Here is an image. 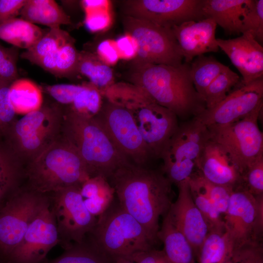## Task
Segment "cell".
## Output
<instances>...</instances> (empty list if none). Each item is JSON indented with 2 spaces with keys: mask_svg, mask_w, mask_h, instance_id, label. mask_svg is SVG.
<instances>
[{
  "mask_svg": "<svg viewBox=\"0 0 263 263\" xmlns=\"http://www.w3.org/2000/svg\"><path fill=\"white\" fill-rule=\"evenodd\" d=\"M118 203L145 228L153 244L158 240L159 220L172 203V183L161 170L127 162L108 179Z\"/></svg>",
  "mask_w": 263,
  "mask_h": 263,
  "instance_id": "1",
  "label": "cell"
},
{
  "mask_svg": "<svg viewBox=\"0 0 263 263\" xmlns=\"http://www.w3.org/2000/svg\"><path fill=\"white\" fill-rule=\"evenodd\" d=\"M190 69V63L186 62L176 66L132 62L129 79L156 103L187 121L206 109L194 87Z\"/></svg>",
  "mask_w": 263,
  "mask_h": 263,
  "instance_id": "2",
  "label": "cell"
},
{
  "mask_svg": "<svg viewBox=\"0 0 263 263\" xmlns=\"http://www.w3.org/2000/svg\"><path fill=\"white\" fill-rule=\"evenodd\" d=\"M101 94L106 100L130 112L153 158L160 159L166 145L179 127L176 114L130 83H114Z\"/></svg>",
  "mask_w": 263,
  "mask_h": 263,
  "instance_id": "3",
  "label": "cell"
},
{
  "mask_svg": "<svg viewBox=\"0 0 263 263\" xmlns=\"http://www.w3.org/2000/svg\"><path fill=\"white\" fill-rule=\"evenodd\" d=\"M24 175L28 188L47 194L71 186H81L90 178L76 149L63 135L28 162Z\"/></svg>",
  "mask_w": 263,
  "mask_h": 263,
  "instance_id": "4",
  "label": "cell"
},
{
  "mask_svg": "<svg viewBox=\"0 0 263 263\" xmlns=\"http://www.w3.org/2000/svg\"><path fill=\"white\" fill-rule=\"evenodd\" d=\"M62 131L78 151L90 178L100 176L108 180L119 167L130 162L93 117L80 115L67 108Z\"/></svg>",
  "mask_w": 263,
  "mask_h": 263,
  "instance_id": "5",
  "label": "cell"
},
{
  "mask_svg": "<svg viewBox=\"0 0 263 263\" xmlns=\"http://www.w3.org/2000/svg\"><path fill=\"white\" fill-rule=\"evenodd\" d=\"M90 242L107 257L130 258L152 248L153 244L143 226L123 209L113 202L97 218L89 233Z\"/></svg>",
  "mask_w": 263,
  "mask_h": 263,
  "instance_id": "6",
  "label": "cell"
},
{
  "mask_svg": "<svg viewBox=\"0 0 263 263\" xmlns=\"http://www.w3.org/2000/svg\"><path fill=\"white\" fill-rule=\"evenodd\" d=\"M64 113L60 104L47 103L15 120L6 132L11 150L21 160L34 159L60 136Z\"/></svg>",
  "mask_w": 263,
  "mask_h": 263,
  "instance_id": "7",
  "label": "cell"
},
{
  "mask_svg": "<svg viewBox=\"0 0 263 263\" xmlns=\"http://www.w3.org/2000/svg\"><path fill=\"white\" fill-rule=\"evenodd\" d=\"M209 138L207 127L195 117L179 124L160 157L161 170L172 184L177 185L191 176Z\"/></svg>",
  "mask_w": 263,
  "mask_h": 263,
  "instance_id": "8",
  "label": "cell"
},
{
  "mask_svg": "<svg viewBox=\"0 0 263 263\" xmlns=\"http://www.w3.org/2000/svg\"><path fill=\"white\" fill-rule=\"evenodd\" d=\"M50 202L27 186L19 188L0 207V263H4L22 240L35 217Z\"/></svg>",
  "mask_w": 263,
  "mask_h": 263,
  "instance_id": "9",
  "label": "cell"
},
{
  "mask_svg": "<svg viewBox=\"0 0 263 263\" xmlns=\"http://www.w3.org/2000/svg\"><path fill=\"white\" fill-rule=\"evenodd\" d=\"M93 118L130 162L146 166L154 158L131 113L125 107L106 99Z\"/></svg>",
  "mask_w": 263,
  "mask_h": 263,
  "instance_id": "10",
  "label": "cell"
},
{
  "mask_svg": "<svg viewBox=\"0 0 263 263\" xmlns=\"http://www.w3.org/2000/svg\"><path fill=\"white\" fill-rule=\"evenodd\" d=\"M122 21L126 33L137 44L132 62L175 66L183 63L184 57L171 28L125 15Z\"/></svg>",
  "mask_w": 263,
  "mask_h": 263,
  "instance_id": "11",
  "label": "cell"
},
{
  "mask_svg": "<svg viewBox=\"0 0 263 263\" xmlns=\"http://www.w3.org/2000/svg\"><path fill=\"white\" fill-rule=\"evenodd\" d=\"M80 187L71 186L50 194L59 244L64 249L83 242L97 221L96 217L92 215L84 205Z\"/></svg>",
  "mask_w": 263,
  "mask_h": 263,
  "instance_id": "12",
  "label": "cell"
},
{
  "mask_svg": "<svg viewBox=\"0 0 263 263\" xmlns=\"http://www.w3.org/2000/svg\"><path fill=\"white\" fill-rule=\"evenodd\" d=\"M223 220L234 249L260 243L263 229V194L254 195L241 188L234 189Z\"/></svg>",
  "mask_w": 263,
  "mask_h": 263,
  "instance_id": "13",
  "label": "cell"
},
{
  "mask_svg": "<svg viewBox=\"0 0 263 263\" xmlns=\"http://www.w3.org/2000/svg\"><path fill=\"white\" fill-rule=\"evenodd\" d=\"M263 106L242 119L230 124L207 126L210 138L224 147L242 172L263 154V133L258 125Z\"/></svg>",
  "mask_w": 263,
  "mask_h": 263,
  "instance_id": "14",
  "label": "cell"
},
{
  "mask_svg": "<svg viewBox=\"0 0 263 263\" xmlns=\"http://www.w3.org/2000/svg\"><path fill=\"white\" fill-rule=\"evenodd\" d=\"M203 0H129L124 1L125 16L172 28L205 19Z\"/></svg>",
  "mask_w": 263,
  "mask_h": 263,
  "instance_id": "15",
  "label": "cell"
},
{
  "mask_svg": "<svg viewBox=\"0 0 263 263\" xmlns=\"http://www.w3.org/2000/svg\"><path fill=\"white\" fill-rule=\"evenodd\" d=\"M59 244L50 202L33 219L23 238L4 263H40Z\"/></svg>",
  "mask_w": 263,
  "mask_h": 263,
  "instance_id": "16",
  "label": "cell"
},
{
  "mask_svg": "<svg viewBox=\"0 0 263 263\" xmlns=\"http://www.w3.org/2000/svg\"><path fill=\"white\" fill-rule=\"evenodd\" d=\"M263 77L247 84L241 82L220 103L195 117L206 126L237 121L263 106Z\"/></svg>",
  "mask_w": 263,
  "mask_h": 263,
  "instance_id": "17",
  "label": "cell"
},
{
  "mask_svg": "<svg viewBox=\"0 0 263 263\" xmlns=\"http://www.w3.org/2000/svg\"><path fill=\"white\" fill-rule=\"evenodd\" d=\"M177 186L178 197L172 203L167 215L174 226L186 238L194 253H199L208 233V226L192 199L189 178Z\"/></svg>",
  "mask_w": 263,
  "mask_h": 263,
  "instance_id": "18",
  "label": "cell"
},
{
  "mask_svg": "<svg viewBox=\"0 0 263 263\" xmlns=\"http://www.w3.org/2000/svg\"><path fill=\"white\" fill-rule=\"evenodd\" d=\"M196 170L208 181L234 189L241 183L242 172L231 154L224 147L210 138L202 149Z\"/></svg>",
  "mask_w": 263,
  "mask_h": 263,
  "instance_id": "19",
  "label": "cell"
},
{
  "mask_svg": "<svg viewBox=\"0 0 263 263\" xmlns=\"http://www.w3.org/2000/svg\"><path fill=\"white\" fill-rule=\"evenodd\" d=\"M217 42L240 73L242 83L263 77V47L250 33L232 39L217 38Z\"/></svg>",
  "mask_w": 263,
  "mask_h": 263,
  "instance_id": "20",
  "label": "cell"
},
{
  "mask_svg": "<svg viewBox=\"0 0 263 263\" xmlns=\"http://www.w3.org/2000/svg\"><path fill=\"white\" fill-rule=\"evenodd\" d=\"M216 26L212 19L205 18L187 21L171 28L185 62L190 63L197 56L219 51L215 38Z\"/></svg>",
  "mask_w": 263,
  "mask_h": 263,
  "instance_id": "21",
  "label": "cell"
},
{
  "mask_svg": "<svg viewBox=\"0 0 263 263\" xmlns=\"http://www.w3.org/2000/svg\"><path fill=\"white\" fill-rule=\"evenodd\" d=\"M254 0H203L205 18L212 19L229 34L243 33Z\"/></svg>",
  "mask_w": 263,
  "mask_h": 263,
  "instance_id": "22",
  "label": "cell"
},
{
  "mask_svg": "<svg viewBox=\"0 0 263 263\" xmlns=\"http://www.w3.org/2000/svg\"><path fill=\"white\" fill-rule=\"evenodd\" d=\"M158 238L164 244L163 251L168 263H194L192 247L172 224L167 214L164 216Z\"/></svg>",
  "mask_w": 263,
  "mask_h": 263,
  "instance_id": "23",
  "label": "cell"
},
{
  "mask_svg": "<svg viewBox=\"0 0 263 263\" xmlns=\"http://www.w3.org/2000/svg\"><path fill=\"white\" fill-rule=\"evenodd\" d=\"M20 14L22 19L50 28L71 23L70 17L53 0H27Z\"/></svg>",
  "mask_w": 263,
  "mask_h": 263,
  "instance_id": "24",
  "label": "cell"
},
{
  "mask_svg": "<svg viewBox=\"0 0 263 263\" xmlns=\"http://www.w3.org/2000/svg\"><path fill=\"white\" fill-rule=\"evenodd\" d=\"M44 34L38 26L22 18H15L0 24V39L15 47L27 50Z\"/></svg>",
  "mask_w": 263,
  "mask_h": 263,
  "instance_id": "25",
  "label": "cell"
},
{
  "mask_svg": "<svg viewBox=\"0 0 263 263\" xmlns=\"http://www.w3.org/2000/svg\"><path fill=\"white\" fill-rule=\"evenodd\" d=\"M9 97L16 113L26 114L39 109L42 105L40 88L27 79L15 80L9 86Z\"/></svg>",
  "mask_w": 263,
  "mask_h": 263,
  "instance_id": "26",
  "label": "cell"
},
{
  "mask_svg": "<svg viewBox=\"0 0 263 263\" xmlns=\"http://www.w3.org/2000/svg\"><path fill=\"white\" fill-rule=\"evenodd\" d=\"M76 73L86 77L100 93L114 83L112 69L96 55L89 52L79 53Z\"/></svg>",
  "mask_w": 263,
  "mask_h": 263,
  "instance_id": "27",
  "label": "cell"
},
{
  "mask_svg": "<svg viewBox=\"0 0 263 263\" xmlns=\"http://www.w3.org/2000/svg\"><path fill=\"white\" fill-rule=\"evenodd\" d=\"M73 40L66 43L44 57L37 65L56 76L64 77L76 73L79 52Z\"/></svg>",
  "mask_w": 263,
  "mask_h": 263,
  "instance_id": "28",
  "label": "cell"
},
{
  "mask_svg": "<svg viewBox=\"0 0 263 263\" xmlns=\"http://www.w3.org/2000/svg\"><path fill=\"white\" fill-rule=\"evenodd\" d=\"M234 249L225 232L209 231L200 249L198 263H227Z\"/></svg>",
  "mask_w": 263,
  "mask_h": 263,
  "instance_id": "29",
  "label": "cell"
},
{
  "mask_svg": "<svg viewBox=\"0 0 263 263\" xmlns=\"http://www.w3.org/2000/svg\"><path fill=\"white\" fill-rule=\"evenodd\" d=\"M227 68L211 56L202 55L193 59L190 63V76L196 90L202 97L209 84Z\"/></svg>",
  "mask_w": 263,
  "mask_h": 263,
  "instance_id": "30",
  "label": "cell"
},
{
  "mask_svg": "<svg viewBox=\"0 0 263 263\" xmlns=\"http://www.w3.org/2000/svg\"><path fill=\"white\" fill-rule=\"evenodd\" d=\"M73 40L68 33L60 27L50 28L35 45L23 52L21 57L38 65L44 57Z\"/></svg>",
  "mask_w": 263,
  "mask_h": 263,
  "instance_id": "31",
  "label": "cell"
},
{
  "mask_svg": "<svg viewBox=\"0 0 263 263\" xmlns=\"http://www.w3.org/2000/svg\"><path fill=\"white\" fill-rule=\"evenodd\" d=\"M40 263H109L108 257L90 241L84 240L65 249L59 256L52 260L45 259Z\"/></svg>",
  "mask_w": 263,
  "mask_h": 263,
  "instance_id": "32",
  "label": "cell"
},
{
  "mask_svg": "<svg viewBox=\"0 0 263 263\" xmlns=\"http://www.w3.org/2000/svg\"><path fill=\"white\" fill-rule=\"evenodd\" d=\"M20 160L11 150L0 147V189L12 194L24 175Z\"/></svg>",
  "mask_w": 263,
  "mask_h": 263,
  "instance_id": "33",
  "label": "cell"
},
{
  "mask_svg": "<svg viewBox=\"0 0 263 263\" xmlns=\"http://www.w3.org/2000/svg\"><path fill=\"white\" fill-rule=\"evenodd\" d=\"M241 81L238 75L227 68L205 90L202 98L206 109H210L223 101Z\"/></svg>",
  "mask_w": 263,
  "mask_h": 263,
  "instance_id": "34",
  "label": "cell"
},
{
  "mask_svg": "<svg viewBox=\"0 0 263 263\" xmlns=\"http://www.w3.org/2000/svg\"><path fill=\"white\" fill-rule=\"evenodd\" d=\"M189 183L206 195L217 210L221 215H224L234 190L233 188L212 183L205 179L197 170L189 178Z\"/></svg>",
  "mask_w": 263,
  "mask_h": 263,
  "instance_id": "35",
  "label": "cell"
},
{
  "mask_svg": "<svg viewBox=\"0 0 263 263\" xmlns=\"http://www.w3.org/2000/svg\"><path fill=\"white\" fill-rule=\"evenodd\" d=\"M99 91L90 82L77 94L68 108L80 115L93 117L99 111L102 103Z\"/></svg>",
  "mask_w": 263,
  "mask_h": 263,
  "instance_id": "36",
  "label": "cell"
},
{
  "mask_svg": "<svg viewBox=\"0 0 263 263\" xmlns=\"http://www.w3.org/2000/svg\"><path fill=\"white\" fill-rule=\"evenodd\" d=\"M189 185L192 199L207 225L208 232H225V224L221 214L210 200L195 187L189 183Z\"/></svg>",
  "mask_w": 263,
  "mask_h": 263,
  "instance_id": "37",
  "label": "cell"
},
{
  "mask_svg": "<svg viewBox=\"0 0 263 263\" xmlns=\"http://www.w3.org/2000/svg\"><path fill=\"white\" fill-rule=\"evenodd\" d=\"M237 188L246 190L254 195L263 194V154L245 169Z\"/></svg>",
  "mask_w": 263,
  "mask_h": 263,
  "instance_id": "38",
  "label": "cell"
},
{
  "mask_svg": "<svg viewBox=\"0 0 263 263\" xmlns=\"http://www.w3.org/2000/svg\"><path fill=\"white\" fill-rule=\"evenodd\" d=\"M80 193L83 199L94 198L113 201L114 190L108 180L100 176L90 177L81 186Z\"/></svg>",
  "mask_w": 263,
  "mask_h": 263,
  "instance_id": "39",
  "label": "cell"
},
{
  "mask_svg": "<svg viewBox=\"0 0 263 263\" xmlns=\"http://www.w3.org/2000/svg\"><path fill=\"white\" fill-rule=\"evenodd\" d=\"M18 51L0 44V84L10 85L17 79Z\"/></svg>",
  "mask_w": 263,
  "mask_h": 263,
  "instance_id": "40",
  "label": "cell"
},
{
  "mask_svg": "<svg viewBox=\"0 0 263 263\" xmlns=\"http://www.w3.org/2000/svg\"><path fill=\"white\" fill-rule=\"evenodd\" d=\"M250 33L261 44L263 41V0H254L244 23V32Z\"/></svg>",
  "mask_w": 263,
  "mask_h": 263,
  "instance_id": "41",
  "label": "cell"
},
{
  "mask_svg": "<svg viewBox=\"0 0 263 263\" xmlns=\"http://www.w3.org/2000/svg\"><path fill=\"white\" fill-rule=\"evenodd\" d=\"M84 87V84H60L44 86L43 88L58 104L70 105Z\"/></svg>",
  "mask_w": 263,
  "mask_h": 263,
  "instance_id": "42",
  "label": "cell"
},
{
  "mask_svg": "<svg viewBox=\"0 0 263 263\" xmlns=\"http://www.w3.org/2000/svg\"><path fill=\"white\" fill-rule=\"evenodd\" d=\"M227 263H263L261 243L248 244L234 249Z\"/></svg>",
  "mask_w": 263,
  "mask_h": 263,
  "instance_id": "43",
  "label": "cell"
},
{
  "mask_svg": "<svg viewBox=\"0 0 263 263\" xmlns=\"http://www.w3.org/2000/svg\"><path fill=\"white\" fill-rule=\"evenodd\" d=\"M84 25L90 32L95 33L107 29L112 23L110 9H101L85 13Z\"/></svg>",
  "mask_w": 263,
  "mask_h": 263,
  "instance_id": "44",
  "label": "cell"
},
{
  "mask_svg": "<svg viewBox=\"0 0 263 263\" xmlns=\"http://www.w3.org/2000/svg\"><path fill=\"white\" fill-rule=\"evenodd\" d=\"M10 85L0 84V133L6 132L16 114L9 97Z\"/></svg>",
  "mask_w": 263,
  "mask_h": 263,
  "instance_id": "45",
  "label": "cell"
},
{
  "mask_svg": "<svg viewBox=\"0 0 263 263\" xmlns=\"http://www.w3.org/2000/svg\"><path fill=\"white\" fill-rule=\"evenodd\" d=\"M119 57L126 60L134 59L137 53V44L134 38L126 33L115 41Z\"/></svg>",
  "mask_w": 263,
  "mask_h": 263,
  "instance_id": "46",
  "label": "cell"
},
{
  "mask_svg": "<svg viewBox=\"0 0 263 263\" xmlns=\"http://www.w3.org/2000/svg\"><path fill=\"white\" fill-rule=\"evenodd\" d=\"M96 55L109 66L115 64L120 58L114 41L110 39L100 42L96 49Z\"/></svg>",
  "mask_w": 263,
  "mask_h": 263,
  "instance_id": "47",
  "label": "cell"
},
{
  "mask_svg": "<svg viewBox=\"0 0 263 263\" xmlns=\"http://www.w3.org/2000/svg\"><path fill=\"white\" fill-rule=\"evenodd\" d=\"M27 0H0V24L16 18Z\"/></svg>",
  "mask_w": 263,
  "mask_h": 263,
  "instance_id": "48",
  "label": "cell"
},
{
  "mask_svg": "<svg viewBox=\"0 0 263 263\" xmlns=\"http://www.w3.org/2000/svg\"><path fill=\"white\" fill-rule=\"evenodd\" d=\"M129 260L135 263H168L163 250L150 249L138 252Z\"/></svg>",
  "mask_w": 263,
  "mask_h": 263,
  "instance_id": "49",
  "label": "cell"
},
{
  "mask_svg": "<svg viewBox=\"0 0 263 263\" xmlns=\"http://www.w3.org/2000/svg\"><path fill=\"white\" fill-rule=\"evenodd\" d=\"M88 211L93 216H99L104 213L113 201L94 198L83 199Z\"/></svg>",
  "mask_w": 263,
  "mask_h": 263,
  "instance_id": "50",
  "label": "cell"
},
{
  "mask_svg": "<svg viewBox=\"0 0 263 263\" xmlns=\"http://www.w3.org/2000/svg\"><path fill=\"white\" fill-rule=\"evenodd\" d=\"M81 6L85 13L101 9H110L111 2L106 0H83Z\"/></svg>",
  "mask_w": 263,
  "mask_h": 263,
  "instance_id": "51",
  "label": "cell"
},
{
  "mask_svg": "<svg viewBox=\"0 0 263 263\" xmlns=\"http://www.w3.org/2000/svg\"><path fill=\"white\" fill-rule=\"evenodd\" d=\"M10 195V194L5 191L0 189V205H1Z\"/></svg>",
  "mask_w": 263,
  "mask_h": 263,
  "instance_id": "52",
  "label": "cell"
},
{
  "mask_svg": "<svg viewBox=\"0 0 263 263\" xmlns=\"http://www.w3.org/2000/svg\"><path fill=\"white\" fill-rule=\"evenodd\" d=\"M114 260L115 261L113 263H135L125 258H118Z\"/></svg>",
  "mask_w": 263,
  "mask_h": 263,
  "instance_id": "53",
  "label": "cell"
},
{
  "mask_svg": "<svg viewBox=\"0 0 263 263\" xmlns=\"http://www.w3.org/2000/svg\"></svg>",
  "mask_w": 263,
  "mask_h": 263,
  "instance_id": "54",
  "label": "cell"
}]
</instances>
